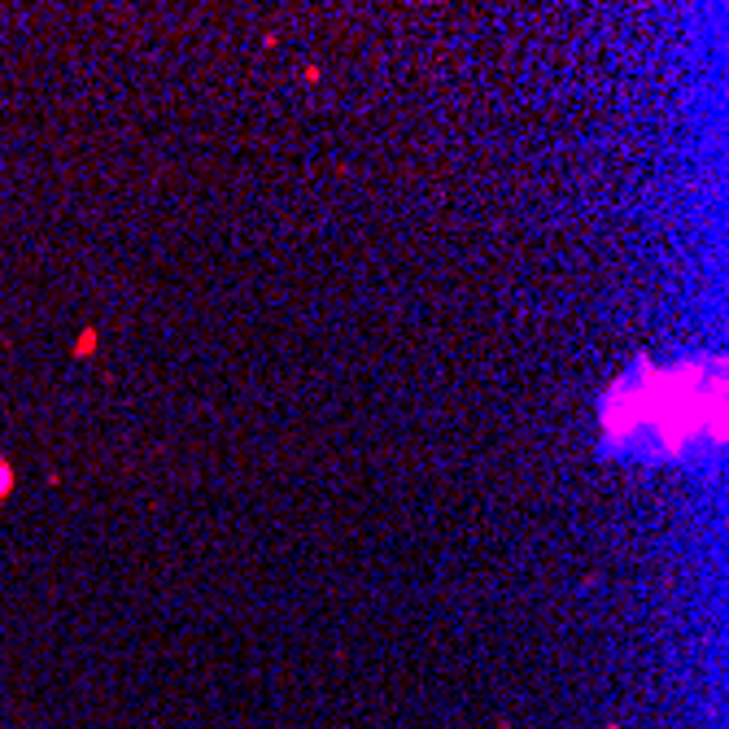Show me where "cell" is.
<instances>
[{"instance_id":"7a4b0ae2","label":"cell","mask_w":729,"mask_h":729,"mask_svg":"<svg viewBox=\"0 0 729 729\" xmlns=\"http://www.w3.org/2000/svg\"><path fill=\"white\" fill-rule=\"evenodd\" d=\"M5 489H9V468L0 463V494H5Z\"/></svg>"},{"instance_id":"6da1fadb","label":"cell","mask_w":729,"mask_h":729,"mask_svg":"<svg viewBox=\"0 0 729 729\" xmlns=\"http://www.w3.org/2000/svg\"><path fill=\"white\" fill-rule=\"evenodd\" d=\"M725 380L712 363L651 367L638 363L612 385L603 402L607 450L633 459H695L703 441L721 446Z\"/></svg>"}]
</instances>
